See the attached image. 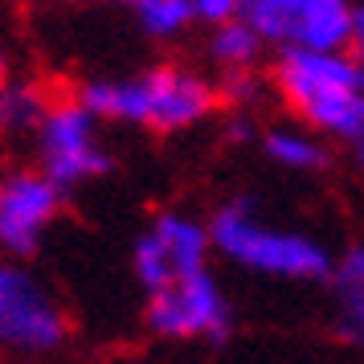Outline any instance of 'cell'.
<instances>
[{
  "label": "cell",
  "instance_id": "5",
  "mask_svg": "<svg viewBox=\"0 0 364 364\" xmlns=\"http://www.w3.org/2000/svg\"><path fill=\"white\" fill-rule=\"evenodd\" d=\"M70 340V315L17 258H0V352L50 356Z\"/></svg>",
  "mask_w": 364,
  "mask_h": 364
},
{
  "label": "cell",
  "instance_id": "12",
  "mask_svg": "<svg viewBox=\"0 0 364 364\" xmlns=\"http://www.w3.org/2000/svg\"><path fill=\"white\" fill-rule=\"evenodd\" d=\"M46 107H50V95H46L41 82H33V78H4L0 82V139L4 144L33 139Z\"/></svg>",
  "mask_w": 364,
  "mask_h": 364
},
{
  "label": "cell",
  "instance_id": "9",
  "mask_svg": "<svg viewBox=\"0 0 364 364\" xmlns=\"http://www.w3.org/2000/svg\"><path fill=\"white\" fill-rule=\"evenodd\" d=\"M62 209L66 188H58L41 168H9L0 176V254L17 262L33 258Z\"/></svg>",
  "mask_w": 364,
  "mask_h": 364
},
{
  "label": "cell",
  "instance_id": "13",
  "mask_svg": "<svg viewBox=\"0 0 364 364\" xmlns=\"http://www.w3.org/2000/svg\"><path fill=\"white\" fill-rule=\"evenodd\" d=\"M205 50H209V62H213L221 74H233V70H258V62L266 58L262 37L254 33L242 17L213 25Z\"/></svg>",
  "mask_w": 364,
  "mask_h": 364
},
{
  "label": "cell",
  "instance_id": "2",
  "mask_svg": "<svg viewBox=\"0 0 364 364\" xmlns=\"http://www.w3.org/2000/svg\"><path fill=\"white\" fill-rule=\"evenodd\" d=\"M266 82L307 132L360 148L364 66L352 50H279Z\"/></svg>",
  "mask_w": 364,
  "mask_h": 364
},
{
  "label": "cell",
  "instance_id": "14",
  "mask_svg": "<svg viewBox=\"0 0 364 364\" xmlns=\"http://www.w3.org/2000/svg\"><path fill=\"white\" fill-rule=\"evenodd\" d=\"M132 9L139 17V29L151 41H176L193 25V4L188 0H135Z\"/></svg>",
  "mask_w": 364,
  "mask_h": 364
},
{
  "label": "cell",
  "instance_id": "6",
  "mask_svg": "<svg viewBox=\"0 0 364 364\" xmlns=\"http://www.w3.org/2000/svg\"><path fill=\"white\" fill-rule=\"evenodd\" d=\"M37 168L58 188H78L111 172V151L102 144V123L78 99H50L33 132Z\"/></svg>",
  "mask_w": 364,
  "mask_h": 364
},
{
  "label": "cell",
  "instance_id": "19",
  "mask_svg": "<svg viewBox=\"0 0 364 364\" xmlns=\"http://www.w3.org/2000/svg\"><path fill=\"white\" fill-rule=\"evenodd\" d=\"M107 4H135V0H107Z\"/></svg>",
  "mask_w": 364,
  "mask_h": 364
},
{
  "label": "cell",
  "instance_id": "8",
  "mask_svg": "<svg viewBox=\"0 0 364 364\" xmlns=\"http://www.w3.org/2000/svg\"><path fill=\"white\" fill-rule=\"evenodd\" d=\"M209 258H213V246H209L205 221L193 213H181V209H164V213L151 217V225L135 237L132 270L139 279V287L151 295V291L168 287L172 279L209 270Z\"/></svg>",
  "mask_w": 364,
  "mask_h": 364
},
{
  "label": "cell",
  "instance_id": "17",
  "mask_svg": "<svg viewBox=\"0 0 364 364\" xmlns=\"http://www.w3.org/2000/svg\"><path fill=\"white\" fill-rule=\"evenodd\" d=\"M225 135H230L233 144H250L254 139V119H250V111H233V119L225 123Z\"/></svg>",
  "mask_w": 364,
  "mask_h": 364
},
{
  "label": "cell",
  "instance_id": "1",
  "mask_svg": "<svg viewBox=\"0 0 364 364\" xmlns=\"http://www.w3.org/2000/svg\"><path fill=\"white\" fill-rule=\"evenodd\" d=\"M74 99L99 123H127L156 135L193 132L221 107L217 86L193 66H148L132 78H86Z\"/></svg>",
  "mask_w": 364,
  "mask_h": 364
},
{
  "label": "cell",
  "instance_id": "4",
  "mask_svg": "<svg viewBox=\"0 0 364 364\" xmlns=\"http://www.w3.org/2000/svg\"><path fill=\"white\" fill-rule=\"evenodd\" d=\"M237 17L274 50H352L364 33L352 0H242Z\"/></svg>",
  "mask_w": 364,
  "mask_h": 364
},
{
  "label": "cell",
  "instance_id": "3",
  "mask_svg": "<svg viewBox=\"0 0 364 364\" xmlns=\"http://www.w3.org/2000/svg\"><path fill=\"white\" fill-rule=\"evenodd\" d=\"M205 230H209L213 254H221L225 262L242 266L250 274H262V279L323 282L331 270V250L319 237L266 221L250 197H233L217 205Z\"/></svg>",
  "mask_w": 364,
  "mask_h": 364
},
{
  "label": "cell",
  "instance_id": "18",
  "mask_svg": "<svg viewBox=\"0 0 364 364\" xmlns=\"http://www.w3.org/2000/svg\"><path fill=\"white\" fill-rule=\"evenodd\" d=\"M4 78H13V62H9V50L0 46V82H4Z\"/></svg>",
  "mask_w": 364,
  "mask_h": 364
},
{
  "label": "cell",
  "instance_id": "15",
  "mask_svg": "<svg viewBox=\"0 0 364 364\" xmlns=\"http://www.w3.org/2000/svg\"><path fill=\"white\" fill-rule=\"evenodd\" d=\"M266 90H270V82H266L258 70H233V74H225V78H221V86H217V99L230 102L233 111H254V107L266 99Z\"/></svg>",
  "mask_w": 364,
  "mask_h": 364
},
{
  "label": "cell",
  "instance_id": "10",
  "mask_svg": "<svg viewBox=\"0 0 364 364\" xmlns=\"http://www.w3.org/2000/svg\"><path fill=\"white\" fill-rule=\"evenodd\" d=\"M336 291V336L344 344L364 340V250L352 246L340 258H331L328 279Z\"/></svg>",
  "mask_w": 364,
  "mask_h": 364
},
{
  "label": "cell",
  "instance_id": "7",
  "mask_svg": "<svg viewBox=\"0 0 364 364\" xmlns=\"http://www.w3.org/2000/svg\"><path fill=\"white\" fill-rule=\"evenodd\" d=\"M144 323L151 336L160 340H205V344H221L233 331V307L213 270H197L172 279L168 287L151 291L148 307H144Z\"/></svg>",
  "mask_w": 364,
  "mask_h": 364
},
{
  "label": "cell",
  "instance_id": "11",
  "mask_svg": "<svg viewBox=\"0 0 364 364\" xmlns=\"http://www.w3.org/2000/svg\"><path fill=\"white\" fill-rule=\"evenodd\" d=\"M262 151L287 172H323L331 168V148L323 135L295 127V123H279L262 132Z\"/></svg>",
  "mask_w": 364,
  "mask_h": 364
},
{
  "label": "cell",
  "instance_id": "16",
  "mask_svg": "<svg viewBox=\"0 0 364 364\" xmlns=\"http://www.w3.org/2000/svg\"><path fill=\"white\" fill-rule=\"evenodd\" d=\"M188 4H193V21H205L209 29L242 13V0H188Z\"/></svg>",
  "mask_w": 364,
  "mask_h": 364
}]
</instances>
